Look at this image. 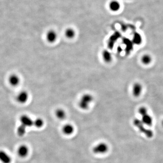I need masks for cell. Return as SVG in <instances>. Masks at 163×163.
<instances>
[{
    "label": "cell",
    "instance_id": "obj_7",
    "mask_svg": "<svg viewBox=\"0 0 163 163\" xmlns=\"http://www.w3.org/2000/svg\"><path fill=\"white\" fill-rule=\"evenodd\" d=\"M17 101L20 103H26L29 99V94L26 91L20 92L16 98Z\"/></svg>",
    "mask_w": 163,
    "mask_h": 163
},
{
    "label": "cell",
    "instance_id": "obj_17",
    "mask_svg": "<svg viewBox=\"0 0 163 163\" xmlns=\"http://www.w3.org/2000/svg\"><path fill=\"white\" fill-rule=\"evenodd\" d=\"M142 37L141 35L139 34L138 33H135L134 35L133 38V41L134 44L139 45L142 43Z\"/></svg>",
    "mask_w": 163,
    "mask_h": 163
},
{
    "label": "cell",
    "instance_id": "obj_9",
    "mask_svg": "<svg viewBox=\"0 0 163 163\" xmlns=\"http://www.w3.org/2000/svg\"><path fill=\"white\" fill-rule=\"evenodd\" d=\"M109 8L110 10L113 12L118 11L120 9V3L116 0H112L109 3Z\"/></svg>",
    "mask_w": 163,
    "mask_h": 163
},
{
    "label": "cell",
    "instance_id": "obj_1",
    "mask_svg": "<svg viewBox=\"0 0 163 163\" xmlns=\"http://www.w3.org/2000/svg\"><path fill=\"white\" fill-rule=\"evenodd\" d=\"M93 100V97L90 94H85L82 96L79 102V106L83 110H87Z\"/></svg>",
    "mask_w": 163,
    "mask_h": 163
},
{
    "label": "cell",
    "instance_id": "obj_10",
    "mask_svg": "<svg viewBox=\"0 0 163 163\" xmlns=\"http://www.w3.org/2000/svg\"><path fill=\"white\" fill-rule=\"evenodd\" d=\"M9 82L11 85L13 86H16L19 84L20 79L17 75H12L10 77Z\"/></svg>",
    "mask_w": 163,
    "mask_h": 163
},
{
    "label": "cell",
    "instance_id": "obj_2",
    "mask_svg": "<svg viewBox=\"0 0 163 163\" xmlns=\"http://www.w3.org/2000/svg\"><path fill=\"white\" fill-rule=\"evenodd\" d=\"M93 152L95 154H102L106 153L108 150L107 144L105 143H99L93 148Z\"/></svg>",
    "mask_w": 163,
    "mask_h": 163
},
{
    "label": "cell",
    "instance_id": "obj_3",
    "mask_svg": "<svg viewBox=\"0 0 163 163\" xmlns=\"http://www.w3.org/2000/svg\"><path fill=\"white\" fill-rule=\"evenodd\" d=\"M142 90V86L140 83H136L134 84L132 88V93L134 97H139L141 94Z\"/></svg>",
    "mask_w": 163,
    "mask_h": 163
},
{
    "label": "cell",
    "instance_id": "obj_13",
    "mask_svg": "<svg viewBox=\"0 0 163 163\" xmlns=\"http://www.w3.org/2000/svg\"><path fill=\"white\" fill-rule=\"evenodd\" d=\"M55 115L59 120H63L66 116V113L63 109L59 108L55 111Z\"/></svg>",
    "mask_w": 163,
    "mask_h": 163
},
{
    "label": "cell",
    "instance_id": "obj_18",
    "mask_svg": "<svg viewBox=\"0 0 163 163\" xmlns=\"http://www.w3.org/2000/svg\"><path fill=\"white\" fill-rule=\"evenodd\" d=\"M44 121L41 118H37L35 121H34V125H35L36 127H41L44 125Z\"/></svg>",
    "mask_w": 163,
    "mask_h": 163
},
{
    "label": "cell",
    "instance_id": "obj_19",
    "mask_svg": "<svg viewBox=\"0 0 163 163\" xmlns=\"http://www.w3.org/2000/svg\"><path fill=\"white\" fill-rule=\"evenodd\" d=\"M26 127L24 125H20L18 127L17 132L18 134L20 136H23L24 135L26 132Z\"/></svg>",
    "mask_w": 163,
    "mask_h": 163
},
{
    "label": "cell",
    "instance_id": "obj_21",
    "mask_svg": "<svg viewBox=\"0 0 163 163\" xmlns=\"http://www.w3.org/2000/svg\"><path fill=\"white\" fill-rule=\"evenodd\" d=\"M162 125H163V121H162Z\"/></svg>",
    "mask_w": 163,
    "mask_h": 163
},
{
    "label": "cell",
    "instance_id": "obj_8",
    "mask_svg": "<svg viewBox=\"0 0 163 163\" xmlns=\"http://www.w3.org/2000/svg\"><path fill=\"white\" fill-rule=\"evenodd\" d=\"M29 150L28 147L26 145H22L18 149V155L20 157L24 158L27 156L28 155Z\"/></svg>",
    "mask_w": 163,
    "mask_h": 163
},
{
    "label": "cell",
    "instance_id": "obj_11",
    "mask_svg": "<svg viewBox=\"0 0 163 163\" xmlns=\"http://www.w3.org/2000/svg\"><path fill=\"white\" fill-rule=\"evenodd\" d=\"M102 56L103 58V59L105 61V62L109 63L111 62L112 60V55L111 53L107 50H104L102 53Z\"/></svg>",
    "mask_w": 163,
    "mask_h": 163
},
{
    "label": "cell",
    "instance_id": "obj_20",
    "mask_svg": "<svg viewBox=\"0 0 163 163\" xmlns=\"http://www.w3.org/2000/svg\"><path fill=\"white\" fill-rule=\"evenodd\" d=\"M139 113H140L141 116L145 115L146 114H148V111L147 109L145 107H140L138 110Z\"/></svg>",
    "mask_w": 163,
    "mask_h": 163
},
{
    "label": "cell",
    "instance_id": "obj_14",
    "mask_svg": "<svg viewBox=\"0 0 163 163\" xmlns=\"http://www.w3.org/2000/svg\"><path fill=\"white\" fill-rule=\"evenodd\" d=\"M63 132L65 134L68 135L72 134L74 132V127L72 125L69 124L65 125L63 128Z\"/></svg>",
    "mask_w": 163,
    "mask_h": 163
},
{
    "label": "cell",
    "instance_id": "obj_16",
    "mask_svg": "<svg viewBox=\"0 0 163 163\" xmlns=\"http://www.w3.org/2000/svg\"><path fill=\"white\" fill-rule=\"evenodd\" d=\"M152 59L150 55L148 54H145L142 56L141 61L144 65H149L152 62Z\"/></svg>",
    "mask_w": 163,
    "mask_h": 163
},
{
    "label": "cell",
    "instance_id": "obj_6",
    "mask_svg": "<svg viewBox=\"0 0 163 163\" xmlns=\"http://www.w3.org/2000/svg\"><path fill=\"white\" fill-rule=\"evenodd\" d=\"M11 157L5 151L0 150V161L2 163H10L11 162Z\"/></svg>",
    "mask_w": 163,
    "mask_h": 163
},
{
    "label": "cell",
    "instance_id": "obj_5",
    "mask_svg": "<svg viewBox=\"0 0 163 163\" xmlns=\"http://www.w3.org/2000/svg\"><path fill=\"white\" fill-rule=\"evenodd\" d=\"M57 38H58V35L57 32L54 30H49L46 33V40L49 43H54L57 40Z\"/></svg>",
    "mask_w": 163,
    "mask_h": 163
},
{
    "label": "cell",
    "instance_id": "obj_4",
    "mask_svg": "<svg viewBox=\"0 0 163 163\" xmlns=\"http://www.w3.org/2000/svg\"><path fill=\"white\" fill-rule=\"evenodd\" d=\"M21 125H24L26 127H31L34 125V121L31 118L27 115L22 116L20 118Z\"/></svg>",
    "mask_w": 163,
    "mask_h": 163
},
{
    "label": "cell",
    "instance_id": "obj_15",
    "mask_svg": "<svg viewBox=\"0 0 163 163\" xmlns=\"http://www.w3.org/2000/svg\"><path fill=\"white\" fill-rule=\"evenodd\" d=\"M142 121L144 124L147 125H151L153 123L152 117L148 114L142 116Z\"/></svg>",
    "mask_w": 163,
    "mask_h": 163
},
{
    "label": "cell",
    "instance_id": "obj_12",
    "mask_svg": "<svg viewBox=\"0 0 163 163\" xmlns=\"http://www.w3.org/2000/svg\"><path fill=\"white\" fill-rule=\"evenodd\" d=\"M64 34L66 37L68 39H72L75 38V31L72 28H68L65 30Z\"/></svg>",
    "mask_w": 163,
    "mask_h": 163
}]
</instances>
